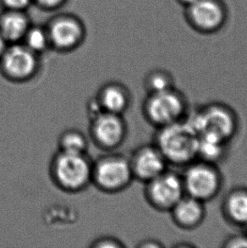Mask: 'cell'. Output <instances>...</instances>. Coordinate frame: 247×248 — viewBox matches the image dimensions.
<instances>
[{"label":"cell","instance_id":"603a6c76","mask_svg":"<svg viewBox=\"0 0 247 248\" xmlns=\"http://www.w3.org/2000/svg\"><path fill=\"white\" fill-rule=\"evenodd\" d=\"M31 5H33V0H0L2 10L27 11Z\"/></svg>","mask_w":247,"mask_h":248},{"label":"cell","instance_id":"5b68a950","mask_svg":"<svg viewBox=\"0 0 247 248\" xmlns=\"http://www.w3.org/2000/svg\"><path fill=\"white\" fill-rule=\"evenodd\" d=\"M133 181L129 156L109 151L93 160L92 184L99 191L118 193L129 187Z\"/></svg>","mask_w":247,"mask_h":248},{"label":"cell","instance_id":"cb8c5ba5","mask_svg":"<svg viewBox=\"0 0 247 248\" xmlns=\"http://www.w3.org/2000/svg\"><path fill=\"white\" fill-rule=\"evenodd\" d=\"M68 0H33V5L44 11H55L66 4Z\"/></svg>","mask_w":247,"mask_h":248},{"label":"cell","instance_id":"30bf717a","mask_svg":"<svg viewBox=\"0 0 247 248\" xmlns=\"http://www.w3.org/2000/svg\"><path fill=\"white\" fill-rule=\"evenodd\" d=\"M127 135L128 125L122 114L102 112L89 120V138L104 151H115Z\"/></svg>","mask_w":247,"mask_h":248},{"label":"cell","instance_id":"6da1fadb","mask_svg":"<svg viewBox=\"0 0 247 248\" xmlns=\"http://www.w3.org/2000/svg\"><path fill=\"white\" fill-rule=\"evenodd\" d=\"M153 142L171 166L184 168L197 159L198 135L186 119L156 129Z\"/></svg>","mask_w":247,"mask_h":248},{"label":"cell","instance_id":"d4e9b609","mask_svg":"<svg viewBox=\"0 0 247 248\" xmlns=\"http://www.w3.org/2000/svg\"><path fill=\"white\" fill-rule=\"evenodd\" d=\"M137 247L140 248H164V245L163 242L156 239H147L139 242Z\"/></svg>","mask_w":247,"mask_h":248},{"label":"cell","instance_id":"7402d4cb","mask_svg":"<svg viewBox=\"0 0 247 248\" xmlns=\"http://www.w3.org/2000/svg\"><path fill=\"white\" fill-rule=\"evenodd\" d=\"M222 248H247V233L243 232L240 234L229 235L222 242Z\"/></svg>","mask_w":247,"mask_h":248},{"label":"cell","instance_id":"d6986e66","mask_svg":"<svg viewBox=\"0 0 247 248\" xmlns=\"http://www.w3.org/2000/svg\"><path fill=\"white\" fill-rule=\"evenodd\" d=\"M21 43L39 56L47 51L52 50L50 39L45 25L31 24Z\"/></svg>","mask_w":247,"mask_h":248},{"label":"cell","instance_id":"8fae6325","mask_svg":"<svg viewBox=\"0 0 247 248\" xmlns=\"http://www.w3.org/2000/svg\"><path fill=\"white\" fill-rule=\"evenodd\" d=\"M134 180L147 183L169 169L166 158L159 148L151 143L137 147L129 156Z\"/></svg>","mask_w":247,"mask_h":248},{"label":"cell","instance_id":"7a4b0ae2","mask_svg":"<svg viewBox=\"0 0 247 248\" xmlns=\"http://www.w3.org/2000/svg\"><path fill=\"white\" fill-rule=\"evenodd\" d=\"M92 168L93 160L87 153L57 150L51 158L48 171L55 186L64 192L77 193L92 184Z\"/></svg>","mask_w":247,"mask_h":248},{"label":"cell","instance_id":"ac0fdd59","mask_svg":"<svg viewBox=\"0 0 247 248\" xmlns=\"http://www.w3.org/2000/svg\"><path fill=\"white\" fill-rule=\"evenodd\" d=\"M57 143L58 150L77 154L87 153L89 147L87 135L77 128H68L62 131Z\"/></svg>","mask_w":247,"mask_h":248},{"label":"cell","instance_id":"83f0119b","mask_svg":"<svg viewBox=\"0 0 247 248\" xmlns=\"http://www.w3.org/2000/svg\"><path fill=\"white\" fill-rule=\"evenodd\" d=\"M185 2H187V3H190V4H191V3H193L194 2H196L197 0H185Z\"/></svg>","mask_w":247,"mask_h":248},{"label":"cell","instance_id":"9a60e30c","mask_svg":"<svg viewBox=\"0 0 247 248\" xmlns=\"http://www.w3.org/2000/svg\"><path fill=\"white\" fill-rule=\"evenodd\" d=\"M31 24L27 11L2 10L0 13V34L8 44L21 43Z\"/></svg>","mask_w":247,"mask_h":248},{"label":"cell","instance_id":"4316f807","mask_svg":"<svg viewBox=\"0 0 247 248\" xmlns=\"http://www.w3.org/2000/svg\"><path fill=\"white\" fill-rule=\"evenodd\" d=\"M241 228L243 229V232H246L247 234V222L244 225H243V226H242V227H241Z\"/></svg>","mask_w":247,"mask_h":248},{"label":"cell","instance_id":"277c9868","mask_svg":"<svg viewBox=\"0 0 247 248\" xmlns=\"http://www.w3.org/2000/svg\"><path fill=\"white\" fill-rule=\"evenodd\" d=\"M190 111L188 98L176 87L147 93L141 104L144 119L155 129L184 121Z\"/></svg>","mask_w":247,"mask_h":248},{"label":"cell","instance_id":"ffe728a7","mask_svg":"<svg viewBox=\"0 0 247 248\" xmlns=\"http://www.w3.org/2000/svg\"><path fill=\"white\" fill-rule=\"evenodd\" d=\"M143 87L146 93H154L169 90L175 87L174 78L164 71H154L144 78Z\"/></svg>","mask_w":247,"mask_h":248},{"label":"cell","instance_id":"3957f363","mask_svg":"<svg viewBox=\"0 0 247 248\" xmlns=\"http://www.w3.org/2000/svg\"><path fill=\"white\" fill-rule=\"evenodd\" d=\"M198 136L209 135L231 142L240 128L238 114L222 102H211L190 111L186 118Z\"/></svg>","mask_w":247,"mask_h":248},{"label":"cell","instance_id":"44dd1931","mask_svg":"<svg viewBox=\"0 0 247 248\" xmlns=\"http://www.w3.org/2000/svg\"><path fill=\"white\" fill-rule=\"evenodd\" d=\"M89 248H125L122 241L120 239L107 235L100 236L91 242Z\"/></svg>","mask_w":247,"mask_h":248},{"label":"cell","instance_id":"9c48e42d","mask_svg":"<svg viewBox=\"0 0 247 248\" xmlns=\"http://www.w3.org/2000/svg\"><path fill=\"white\" fill-rule=\"evenodd\" d=\"M144 185L145 200L156 211L169 213L185 195L181 174L169 169Z\"/></svg>","mask_w":247,"mask_h":248},{"label":"cell","instance_id":"2e32d148","mask_svg":"<svg viewBox=\"0 0 247 248\" xmlns=\"http://www.w3.org/2000/svg\"><path fill=\"white\" fill-rule=\"evenodd\" d=\"M229 141L209 136H198L197 159L218 165L226 158L229 153Z\"/></svg>","mask_w":247,"mask_h":248},{"label":"cell","instance_id":"e0dca14e","mask_svg":"<svg viewBox=\"0 0 247 248\" xmlns=\"http://www.w3.org/2000/svg\"><path fill=\"white\" fill-rule=\"evenodd\" d=\"M190 13L195 22L204 28H214L222 20V12L212 0H197L191 3Z\"/></svg>","mask_w":247,"mask_h":248},{"label":"cell","instance_id":"52a82bcc","mask_svg":"<svg viewBox=\"0 0 247 248\" xmlns=\"http://www.w3.org/2000/svg\"><path fill=\"white\" fill-rule=\"evenodd\" d=\"M40 71V56L22 43L9 44L0 58V73L8 81L24 83Z\"/></svg>","mask_w":247,"mask_h":248},{"label":"cell","instance_id":"4fadbf2b","mask_svg":"<svg viewBox=\"0 0 247 248\" xmlns=\"http://www.w3.org/2000/svg\"><path fill=\"white\" fill-rule=\"evenodd\" d=\"M94 97L104 112L122 115L129 109L132 102L130 89L118 81L103 84Z\"/></svg>","mask_w":247,"mask_h":248},{"label":"cell","instance_id":"7c38bea8","mask_svg":"<svg viewBox=\"0 0 247 248\" xmlns=\"http://www.w3.org/2000/svg\"><path fill=\"white\" fill-rule=\"evenodd\" d=\"M169 213L174 225L183 231L199 228L207 216L206 203L187 195H185Z\"/></svg>","mask_w":247,"mask_h":248},{"label":"cell","instance_id":"ba28073f","mask_svg":"<svg viewBox=\"0 0 247 248\" xmlns=\"http://www.w3.org/2000/svg\"><path fill=\"white\" fill-rule=\"evenodd\" d=\"M52 50L70 53L80 47L87 36V29L80 18L70 13H61L45 24Z\"/></svg>","mask_w":247,"mask_h":248},{"label":"cell","instance_id":"5bb4252c","mask_svg":"<svg viewBox=\"0 0 247 248\" xmlns=\"http://www.w3.org/2000/svg\"><path fill=\"white\" fill-rule=\"evenodd\" d=\"M221 215L230 225L242 227L247 222V186H238L224 195Z\"/></svg>","mask_w":247,"mask_h":248},{"label":"cell","instance_id":"484cf974","mask_svg":"<svg viewBox=\"0 0 247 248\" xmlns=\"http://www.w3.org/2000/svg\"><path fill=\"white\" fill-rule=\"evenodd\" d=\"M8 43L6 41L4 40L3 36L0 34V58L3 55V52L6 49V47H8Z\"/></svg>","mask_w":247,"mask_h":248},{"label":"cell","instance_id":"8992f818","mask_svg":"<svg viewBox=\"0 0 247 248\" xmlns=\"http://www.w3.org/2000/svg\"><path fill=\"white\" fill-rule=\"evenodd\" d=\"M183 169L181 177L185 195L207 203L220 194L224 181L217 165L196 159Z\"/></svg>","mask_w":247,"mask_h":248}]
</instances>
